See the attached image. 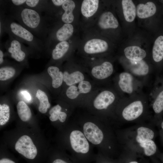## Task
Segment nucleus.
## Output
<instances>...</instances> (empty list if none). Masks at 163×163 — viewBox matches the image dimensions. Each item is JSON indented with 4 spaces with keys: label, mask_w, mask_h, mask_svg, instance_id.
Wrapping results in <instances>:
<instances>
[{
    "label": "nucleus",
    "mask_w": 163,
    "mask_h": 163,
    "mask_svg": "<svg viewBox=\"0 0 163 163\" xmlns=\"http://www.w3.org/2000/svg\"><path fill=\"white\" fill-rule=\"evenodd\" d=\"M21 17L24 23L31 28H35L40 24V18L39 14L34 10L25 8L21 13Z\"/></svg>",
    "instance_id": "nucleus-14"
},
{
    "label": "nucleus",
    "mask_w": 163,
    "mask_h": 163,
    "mask_svg": "<svg viewBox=\"0 0 163 163\" xmlns=\"http://www.w3.org/2000/svg\"><path fill=\"white\" fill-rule=\"evenodd\" d=\"M15 73V69L13 67H2L0 69V80L5 81L11 79L14 76Z\"/></svg>",
    "instance_id": "nucleus-30"
},
{
    "label": "nucleus",
    "mask_w": 163,
    "mask_h": 163,
    "mask_svg": "<svg viewBox=\"0 0 163 163\" xmlns=\"http://www.w3.org/2000/svg\"><path fill=\"white\" fill-rule=\"evenodd\" d=\"M105 157V156L97 152L96 154L94 163H110L106 160Z\"/></svg>",
    "instance_id": "nucleus-32"
},
{
    "label": "nucleus",
    "mask_w": 163,
    "mask_h": 163,
    "mask_svg": "<svg viewBox=\"0 0 163 163\" xmlns=\"http://www.w3.org/2000/svg\"><path fill=\"white\" fill-rule=\"evenodd\" d=\"M122 5L124 16L128 22L133 21L136 17V10L135 5L131 0H123Z\"/></svg>",
    "instance_id": "nucleus-19"
},
{
    "label": "nucleus",
    "mask_w": 163,
    "mask_h": 163,
    "mask_svg": "<svg viewBox=\"0 0 163 163\" xmlns=\"http://www.w3.org/2000/svg\"><path fill=\"white\" fill-rule=\"evenodd\" d=\"M125 58L134 61L144 60L147 56L146 51L137 46H131L126 47L124 50Z\"/></svg>",
    "instance_id": "nucleus-18"
},
{
    "label": "nucleus",
    "mask_w": 163,
    "mask_h": 163,
    "mask_svg": "<svg viewBox=\"0 0 163 163\" xmlns=\"http://www.w3.org/2000/svg\"><path fill=\"white\" fill-rule=\"evenodd\" d=\"M26 0H11L13 3L16 5H21L25 2Z\"/></svg>",
    "instance_id": "nucleus-36"
},
{
    "label": "nucleus",
    "mask_w": 163,
    "mask_h": 163,
    "mask_svg": "<svg viewBox=\"0 0 163 163\" xmlns=\"http://www.w3.org/2000/svg\"><path fill=\"white\" fill-rule=\"evenodd\" d=\"M75 7L74 2L72 0H66L62 5L64 12L62 15V21L66 24H70L73 21V10Z\"/></svg>",
    "instance_id": "nucleus-21"
},
{
    "label": "nucleus",
    "mask_w": 163,
    "mask_h": 163,
    "mask_svg": "<svg viewBox=\"0 0 163 163\" xmlns=\"http://www.w3.org/2000/svg\"><path fill=\"white\" fill-rule=\"evenodd\" d=\"M69 48V44L66 41L59 43L52 51V58L54 60L61 59L67 52Z\"/></svg>",
    "instance_id": "nucleus-26"
},
{
    "label": "nucleus",
    "mask_w": 163,
    "mask_h": 163,
    "mask_svg": "<svg viewBox=\"0 0 163 163\" xmlns=\"http://www.w3.org/2000/svg\"><path fill=\"white\" fill-rule=\"evenodd\" d=\"M73 31V25L70 24L65 23L56 32V38L60 42L66 41L72 36Z\"/></svg>",
    "instance_id": "nucleus-27"
},
{
    "label": "nucleus",
    "mask_w": 163,
    "mask_h": 163,
    "mask_svg": "<svg viewBox=\"0 0 163 163\" xmlns=\"http://www.w3.org/2000/svg\"><path fill=\"white\" fill-rule=\"evenodd\" d=\"M147 94L144 92L132 97H122L118 103L115 114L128 121L136 120L142 115L148 103Z\"/></svg>",
    "instance_id": "nucleus-4"
},
{
    "label": "nucleus",
    "mask_w": 163,
    "mask_h": 163,
    "mask_svg": "<svg viewBox=\"0 0 163 163\" xmlns=\"http://www.w3.org/2000/svg\"><path fill=\"white\" fill-rule=\"evenodd\" d=\"M87 71L91 80L97 86H100L110 83L114 74V69L110 62L105 61L93 65Z\"/></svg>",
    "instance_id": "nucleus-8"
},
{
    "label": "nucleus",
    "mask_w": 163,
    "mask_h": 163,
    "mask_svg": "<svg viewBox=\"0 0 163 163\" xmlns=\"http://www.w3.org/2000/svg\"><path fill=\"white\" fill-rule=\"evenodd\" d=\"M122 97L110 83L98 86L83 109L106 122L109 117L116 116V108Z\"/></svg>",
    "instance_id": "nucleus-2"
},
{
    "label": "nucleus",
    "mask_w": 163,
    "mask_h": 163,
    "mask_svg": "<svg viewBox=\"0 0 163 163\" xmlns=\"http://www.w3.org/2000/svg\"><path fill=\"white\" fill-rule=\"evenodd\" d=\"M157 8L155 3L149 2L145 4H139L137 6L136 14L141 19L146 18L154 15L157 12Z\"/></svg>",
    "instance_id": "nucleus-16"
},
{
    "label": "nucleus",
    "mask_w": 163,
    "mask_h": 163,
    "mask_svg": "<svg viewBox=\"0 0 163 163\" xmlns=\"http://www.w3.org/2000/svg\"><path fill=\"white\" fill-rule=\"evenodd\" d=\"M98 86L88 79L66 88L60 93V100L77 108L83 109Z\"/></svg>",
    "instance_id": "nucleus-3"
},
{
    "label": "nucleus",
    "mask_w": 163,
    "mask_h": 163,
    "mask_svg": "<svg viewBox=\"0 0 163 163\" xmlns=\"http://www.w3.org/2000/svg\"><path fill=\"white\" fill-rule=\"evenodd\" d=\"M15 150L26 158L33 159L37 155V148L31 138L27 135L20 137L15 145Z\"/></svg>",
    "instance_id": "nucleus-11"
},
{
    "label": "nucleus",
    "mask_w": 163,
    "mask_h": 163,
    "mask_svg": "<svg viewBox=\"0 0 163 163\" xmlns=\"http://www.w3.org/2000/svg\"><path fill=\"white\" fill-rule=\"evenodd\" d=\"M147 94L148 102H150L156 118H161L163 113V74L155 76L149 86Z\"/></svg>",
    "instance_id": "nucleus-7"
},
{
    "label": "nucleus",
    "mask_w": 163,
    "mask_h": 163,
    "mask_svg": "<svg viewBox=\"0 0 163 163\" xmlns=\"http://www.w3.org/2000/svg\"><path fill=\"white\" fill-rule=\"evenodd\" d=\"M47 71L51 78L52 87L57 91L59 90L61 93L63 82V71L57 66H52L48 68Z\"/></svg>",
    "instance_id": "nucleus-15"
},
{
    "label": "nucleus",
    "mask_w": 163,
    "mask_h": 163,
    "mask_svg": "<svg viewBox=\"0 0 163 163\" xmlns=\"http://www.w3.org/2000/svg\"><path fill=\"white\" fill-rule=\"evenodd\" d=\"M4 54L2 50H0V64L1 65L3 62Z\"/></svg>",
    "instance_id": "nucleus-38"
},
{
    "label": "nucleus",
    "mask_w": 163,
    "mask_h": 163,
    "mask_svg": "<svg viewBox=\"0 0 163 163\" xmlns=\"http://www.w3.org/2000/svg\"><path fill=\"white\" fill-rule=\"evenodd\" d=\"M160 126L161 129L163 130V120L161 121L160 124Z\"/></svg>",
    "instance_id": "nucleus-39"
},
{
    "label": "nucleus",
    "mask_w": 163,
    "mask_h": 163,
    "mask_svg": "<svg viewBox=\"0 0 163 163\" xmlns=\"http://www.w3.org/2000/svg\"><path fill=\"white\" fill-rule=\"evenodd\" d=\"M98 24L102 29H115L118 27L119 23L111 12L107 11L103 13L100 16L98 21Z\"/></svg>",
    "instance_id": "nucleus-17"
},
{
    "label": "nucleus",
    "mask_w": 163,
    "mask_h": 163,
    "mask_svg": "<svg viewBox=\"0 0 163 163\" xmlns=\"http://www.w3.org/2000/svg\"><path fill=\"white\" fill-rule=\"evenodd\" d=\"M0 163H15V162L8 158H3L0 159Z\"/></svg>",
    "instance_id": "nucleus-37"
},
{
    "label": "nucleus",
    "mask_w": 163,
    "mask_h": 163,
    "mask_svg": "<svg viewBox=\"0 0 163 163\" xmlns=\"http://www.w3.org/2000/svg\"><path fill=\"white\" fill-rule=\"evenodd\" d=\"M155 133L151 129L144 127H139L137 130L136 139L137 142L141 143L152 140Z\"/></svg>",
    "instance_id": "nucleus-25"
},
{
    "label": "nucleus",
    "mask_w": 163,
    "mask_h": 163,
    "mask_svg": "<svg viewBox=\"0 0 163 163\" xmlns=\"http://www.w3.org/2000/svg\"><path fill=\"white\" fill-rule=\"evenodd\" d=\"M8 51L11 54V57L17 61L21 62L25 57V53L21 50L20 43L16 40L11 41Z\"/></svg>",
    "instance_id": "nucleus-23"
},
{
    "label": "nucleus",
    "mask_w": 163,
    "mask_h": 163,
    "mask_svg": "<svg viewBox=\"0 0 163 163\" xmlns=\"http://www.w3.org/2000/svg\"><path fill=\"white\" fill-rule=\"evenodd\" d=\"M10 28L12 33L16 36L27 41L33 40V34L20 24L14 22H12L10 24Z\"/></svg>",
    "instance_id": "nucleus-22"
},
{
    "label": "nucleus",
    "mask_w": 163,
    "mask_h": 163,
    "mask_svg": "<svg viewBox=\"0 0 163 163\" xmlns=\"http://www.w3.org/2000/svg\"><path fill=\"white\" fill-rule=\"evenodd\" d=\"M39 1V0H27L26 2V4L29 7H34L37 5Z\"/></svg>",
    "instance_id": "nucleus-33"
},
{
    "label": "nucleus",
    "mask_w": 163,
    "mask_h": 163,
    "mask_svg": "<svg viewBox=\"0 0 163 163\" xmlns=\"http://www.w3.org/2000/svg\"><path fill=\"white\" fill-rule=\"evenodd\" d=\"M121 62L126 71L130 73L141 81L145 86L149 87L152 82L149 81L154 70L144 60H131L124 58Z\"/></svg>",
    "instance_id": "nucleus-6"
},
{
    "label": "nucleus",
    "mask_w": 163,
    "mask_h": 163,
    "mask_svg": "<svg viewBox=\"0 0 163 163\" xmlns=\"http://www.w3.org/2000/svg\"><path fill=\"white\" fill-rule=\"evenodd\" d=\"M99 1L98 0H84L82 2L81 11L86 17L93 16L97 10Z\"/></svg>",
    "instance_id": "nucleus-20"
},
{
    "label": "nucleus",
    "mask_w": 163,
    "mask_h": 163,
    "mask_svg": "<svg viewBox=\"0 0 163 163\" xmlns=\"http://www.w3.org/2000/svg\"><path fill=\"white\" fill-rule=\"evenodd\" d=\"M66 0H52V1L53 4L56 6L62 5Z\"/></svg>",
    "instance_id": "nucleus-34"
},
{
    "label": "nucleus",
    "mask_w": 163,
    "mask_h": 163,
    "mask_svg": "<svg viewBox=\"0 0 163 163\" xmlns=\"http://www.w3.org/2000/svg\"><path fill=\"white\" fill-rule=\"evenodd\" d=\"M152 58L155 76L161 74L163 67V34L159 35L155 41Z\"/></svg>",
    "instance_id": "nucleus-12"
},
{
    "label": "nucleus",
    "mask_w": 163,
    "mask_h": 163,
    "mask_svg": "<svg viewBox=\"0 0 163 163\" xmlns=\"http://www.w3.org/2000/svg\"><path fill=\"white\" fill-rule=\"evenodd\" d=\"M129 163H138L136 161H132L130 162Z\"/></svg>",
    "instance_id": "nucleus-40"
},
{
    "label": "nucleus",
    "mask_w": 163,
    "mask_h": 163,
    "mask_svg": "<svg viewBox=\"0 0 163 163\" xmlns=\"http://www.w3.org/2000/svg\"><path fill=\"white\" fill-rule=\"evenodd\" d=\"M16 107L18 116L22 121L27 122L30 120L32 117L31 110L24 101H19L17 104Z\"/></svg>",
    "instance_id": "nucleus-24"
},
{
    "label": "nucleus",
    "mask_w": 163,
    "mask_h": 163,
    "mask_svg": "<svg viewBox=\"0 0 163 163\" xmlns=\"http://www.w3.org/2000/svg\"><path fill=\"white\" fill-rule=\"evenodd\" d=\"M21 94L28 101L30 100L31 99L30 95L27 91H23L21 92Z\"/></svg>",
    "instance_id": "nucleus-35"
},
{
    "label": "nucleus",
    "mask_w": 163,
    "mask_h": 163,
    "mask_svg": "<svg viewBox=\"0 0 163 163\" xmlns=\"http://www.w3.org/2000/svg\"><path fill=\"white\" fill-rule=\"evenodd\" d=\"M58 104L53 107L49 111V119L53 122L65 126L68 123L69 117L74 113L76 108L64 101L59 99Z\"/></svg>",
    "instance_id": "nucleus-9"
},
{
    "label": "nucleus",
    "mask_w": 163,
    "mask_h": 163,
    "mask_svg": "<svg viewBox=\"0 0 163 163\" xmlns=\"http://www.w3.org/2000/svg\"><path fill=\"white\" fill-rule=\"evenodd\" d=\"M108 48V44L105 40L99 39H93L86 42L84 50L87 54L94 55L105 52Z\"/></svg>",
    "instance_id": "nucleus-13"
},
{
    "label": "nucleus",
    "mask_w": 163,
    "mask_h": 163,
    "mask_svg": "<svg viewBox=\"0 0 163 163\" xmlns=\"http://www.w3.org/2000/svg\"><path fill=\"white\" fill-rule=\"evenodd\" d=\"M139 145L143 148L144 153L146 156L152 155H154L157 151L156 145L152 140L139 143Z\"/></svg>",
    "instance_id": "nucleus-31"
},
{
    "label": "nucleus",
    "mask_w": 163,
    "mask_h": 163,
    "mask_svg": "<svg viewBox=\"0 0 163 163\" xmlns=\"http://www.w3.org/2000/svg\"><path fill=\"white\" fill-rule=\"evenodd\" d=\"M63 72V82L62 91L69 86L90 79L86 68L79 66H71Z\"/></svg>",
    "instance_id": "nucleus-10"
},
{
    "label": "nucleus",
    "mask_w": 163,
    "mask_h": 163,
    "mask_svg": "<svg viewBox=\"0 0 163 163\" xmlns=\"http://www.w3.org/2000/svg\"><path fill=\"white\" fill-rule=\"evenodd\" d=\"M112 81L114 87L122 97H132L143 92L144 84L126 71L116 74Z\"/></svg>",
    "instance_id": "nucleus-5"
},
{
    "label": "nucleus",
    "mask_w": 163,
    "mask_h": 163,
    "mask_svg": "<svg viewBox=\"0 0 163 163\" xmlns=\"http://www.w3.org/2000/svg\"><path fill=\"white\" fill-rule=\"evenodd\" d=\"M63 145L77 163L94 162L96 154L80 127L72 120L63 128Z\"/></svg>",
    "instance_id": "nucleus-1"
},
{
    "label": "nucleus",
    "mask_w": 163,
    "mask_h": 163,
    "mask_svg": "<svg viewBox=\"0 0 163 163\" xmlns=\"http://www.w3.org/2000/svg\"><path fill=\"white\" fill-rule=\"evenodd\" d=\"M10 116V109L9 106L7 104H0V125L6 124L9 120Z\"/></svg>",
    "instance_id": "nucleus-29"
},
{
    "label": "nucleus",
    "mask_w": 163,
    "mask_h": 163,
    "mask_svg": "<svg viewBox=\"0 0 163 163\" xmlns=\"http://www.w3.org/2000/svg\"><path fill=\"white\" fill-rule=\"evenodd\" d=\"M36 95L40 102L38 107L39 111L42 113H46L50 107L47 95L43 91L39 89L37 91Z\"/></svg>",
    "instance_id": "nucleus-28"
}]
</instances>
